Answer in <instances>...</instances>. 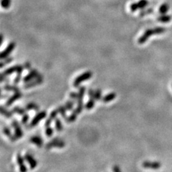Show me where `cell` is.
<instances>
[{
    "label": "cell",
    "mask_w": 172,
    "mask_h": 172,
    "mask_svg": "<svg viewBox=\"0 0 172 172\" xmlns=\"http://www.w3.org/2000/svg\"><path fill=\"white\" fill-rule=\"evenodd\" d=\"M165 32L166 29L164 27H157L153 28V29H148L145 31L144 33L142 34V36H141L139 37L138 43L141 44H141H144L148 40V39L149 37H151L152 35H154V34H160L164 33Z\"/></svg>",
    "instance_id": "obj_1"
},
{
    "label": "cell",
    "mask_w": 172,
    "mask_h": 172,
    "mask_svg": "<svg viewBox=\"0 0 172 172\" xmlns=\"http://www.w3.org/2000/svg\"><path fill=\"white\" fill-rule=\"evenodd\" d=\"M86 88L84 86H80L79 87V90H78V98L77 99L78 102V106L77 108L75 109L76 112L78 114L80 113L83 112V110L85 108V106H83V98L84 95H85Z\"/></svg>",
    "instance_id": "obj_2"
},
{
    "label": "cell",
    "mask_w": 172,
    "mask_h": 172,
    "mask_svg": "<svg viewBox=\"0 0 172 172\" xmlns=\"http://www.w3.org/2000/svg\"><path fill=\"white\" fill-rule=\"evenodd\" d=\"M92 76H93V73H92L91 71H86L85 73H83V74L80 75L79 76H78V77L75 79L74 82H73V87H79V85H80L83 82L89 80L90 78H92Z\"/></svg>",
    "instance_id": "obj_3"
},
{
    "label": "cell",
    "mask_w": 172,
    "mask_h": 172,
    "mask_svg": "<svg viewBox=\"0 0 172 172\" xmlns=\"http://www.w3.org/2000/svg\"><path fill=\"white\" fill-rule=\"evenodd\" d=\"M65 146V143L60 138H55L52 139L50 142H48L46 145H45V148L48 150L52 148H64Z\"/></svg>",
    "instance_id": "obj_4"
},
{
    "label": "cell",
    "mask_w": 172,
    "mask_h": 172,
    "mask_svg": "<svg viewBox=\"0 0 172 172\" xmlns=\"http://www.w3.org/2000/svg\"><path fill=\"white\" fill-rule=\"evenodd\" d=\"M43 75L41 73H39L36 69H32L31 70H29V73H28L27 75L25 76L24 78H23V82L27 83L30 82V81L36 79V78H43Z\"/></svg>",
    "instance_id": "obj_5"
},
{
    "label": "cell",
    "mask_w": 172,
    "mask_h": 172,
    "mask_svg": "<svg viewBox=\"0 0 172 172\" xmlns=\"http://www.w3.org/2000/svg\"><path fill=\"white\" fill-rule=\"evenodd\" d=\"M46 116H47V111H45V110H42V111L37 113L34 115V118H32V120H31L30 123H29V129L33 128L35 126H37V125L39 123V122H40V120L44 119V118H45Z\"/></svg>",
    "instance_id": "obj_6"
},
{
    "label": "cell",
    "mask_w": 172,
    "mask_h": 172,
    "mask_svg": "<svg viewBox=\"0 0 172 172\" xmlns=\"http://www.w3.org/2000/svg\"><path fill=\"white\" fill-rule=\"evenodd\" d=\"M12 127L15 129V136L17 138V140L20 139L22 137L24 136V133H23L22 129L21 126H20V123H18L17 120L14 119L12 122Z\"/></svg>",
    "instance_id": "obj_7"
},
{
    "label": "cell",
    "mask_w": 172,
    "mask_h": 172,
    "mask_svg": "<svg viewBox=\"0 0 172 172\" xmlns=\"http://www.w3.org/2000/svg\"><path fill=\"white\" fill-rule=\"evenodd\" d=\"M148 4V0H140L138 2L133 3L130 6V9L131 12H134L138 9H143L146 7Z\"/></svg>",
    "instance_id": "obj_8"
},
{
    "label": "cell",
    "mask_w": 172,
    "mask_h": 172,
    "mask_svg": "<svg viewBox=\"0 0 172 172\" xmlns=\"http://www.w3.org/2000/svg\"><path fill=\"white\" fill-rule=\"evenodd\" d=\"M24 69V65H14V66L11 67V68L6 69V70L3 72V73H4L5 76H10V75H12V73H22Z\"/></svg>",
    "instance_id": "obj_9"
},
{
    "label": "cell",
    "mask_w": 172,
    "mask_h": 172,
    "mask_svg": "<svg viewBox=\"0 0 172 172\" xmlns=\"http://www.w3.org/2000/svg\"><path fill=\"white\" fill-rule=\"evenodd\" d=\"M15 46H16V44L14 42H12L7 45V48L4 50L1 53V55H0V57H1V60H4L5 58L9 57V55L12 53V52L14 50V49L15 48Z\"/></svg>",
    "instance_id": "obj_10"
},
{
    "label": "cell",
    "mask_w": 172,
    "mask_h": 172,
    "mask_svg": "<svg viewBox=\"0 0 172 172\" xmlns=\"http://www.w3.org/2000/svg\"><path fill=\"white\" fill-rule=\"evenodd\" d=\"M142 166L144 169H159L162 166V164L158 162H149L145 161L142 163Z\"/></svg>",
    "instance_id": "obj_11"
},
{
    "label": "cell",
    "mask_w": 172,
    "mask_h": 172,
    "mask_svg": "<svg viewBox=\"0 0 172 172\" xmlns=\"http://www.w3.org/2000/svg\"><path fill=\"white\" fill-rule=\"evenodd\" d=\"M24 158L22 156L21 154L18 153L17 154V163L20 166V172H27V169L24 164Z\"/></svg>",
    "instance_id": "obj_12"
},
{
    "label": "cell",
    "mask_w": 172,
    "mask_h": 172,
    "mask_svg": "<svg viewBox=\"0 0 172 172\" xmlns=\"http://www.w3.org/2000/svg\"><path fill=\"white\" fill-rule=\"evenodd\" d=\"M22 96V94L21 92H17V93H15V94L12 95V96H10L9 98V99L7 100V102L5 103L6 107H9V106H12L15 101H17V100L20 99Z\"/></svg>",
    "instance_id": "obj_13"
},
{
    "label": "cell",
    "mask_w": 172,
    "mask_h": 172,
    "mask_svg": "<svg viewBox=\"0 0 172 172\" xmlns=\"http://www.w3.org/2000/svg\"><path fill=\"white\" fill-rule=\"evenodd\" d=\"M24 159L26 162L30 166L31 169H34L37 166V162L35 159L33 157V156L29 154H26L24 155Z\"/></svg>",
    "instance_id": "obj_14"
},
{
    "label": "cell",
    "mask_w": 172,
    "mask_h": 172,
    "mask_svg": "<svg viewBox=\"0 0 172 172\" xmlns=\"http://www.w3.org/2000/svg\"><path fill=\"white\" fill-rule=\"evenodd\" d=\"M43 83V78H36V79L30 81V82L27 83L25 85H24V89H29L31 88V87H34L35 86L40 85Z\"/></svg>",
    "instance_id": "obj_15"
},
{
    "label": "cell",
    "mask_w": 172,
    "mask_h": 172,
    "mask_svg": "<svg viewBox=\"0 0 172 172\" xmlns=\"http://www.w3.org/2000/svg\"><path fill=\"white\" fill-rule=\"evenodd\" d=\"M29 141L32 143L33 144L36 145L38 148H42L43 146V139L41 137L38 136H33L29 138Z\"/></svg>",
    "instance_id": "obj_16"
},
{
    "label": "cell",
    "mask_w": 172,
    "mask_h": 172,
    "mask_svg": "<svg viewBox=\"0 0 172 172\" xmlns=\"http://www.w3.org/2000/svg\"><path fill=\"white\" fill-rule=\"evenodd\" d=\"M3 132H4V135L7 136L9 138V140H10L11 141H17V138H15V135H13V134H12L10 129L7 127V126H4V127L3 128Z\"/></svg>",
    "instance_id": "obj_17"
},
{
    "label": "cell",
    "mask_w": 172,
    "mask_h": 172,
    "mask_svg": "<svg viewBox=\"0 0 172 172\" xmlns=\"http://www.w3.org/2000/svg\"><path fill=\"white\" fill-rule=\"evenodd\" d=\"M115 98H116V93H114V92H112V93H110L106 95L105 96H103L101 101L103 103H108L115 99Z\"/></svg>",
    "instance_id": "obj_18"
},
{
    "label": "cell",
    "mask_w": 172,
    "mask_h": 172,
    "mask_svg": "<svg viewBox=\"0 0 172 172\" xmlns=\"http://www.w3.org/2000/svg\"><path fill=\"white\" fill-rule=\"evenodd\" d=\"M25 109L27 110V111H29V110H34L35 112H38L39 110H40V107H39V106L37 103L31 102L26 105Z\"/></svg>",
    "instance_id": "obj_19"
},
{
    "label": "cell",
    "mask_w": 172,
    "mask_h": 172,
    "mask_svg": "<svg viewBox=\"0 0 172 172\" xmlns=\"http://www.w3.org/2000/svg\"><path fill=\"white\" fill-rule=\"evenodd\" d=\"M0 110H1V113L3 116L6 117L7 118H12V115H13L14 113L12 112V110H9L8 109H7L6 108H4V106H1V108H0Z\"/></svg>",
    "instance_id": "obj_20"
},
{
    "label": "cell",
    "mask_w": 172,
    "mask_h": 172,
    "mask_svg": "<svg viewBox=\"0 0 172 172\" xmlns=\"http://www.w3.org/2000/svg\"><path fill=\"white\" fill-rule=\"evenodd\" d=\"M3 89L4 90H7V91H13L15 93H17V92H20V89L18 87L15 85H9V84L7 83L3 87Z\"/></svg>",
    "instance_id": "obj_21"
},
{
    "label": "cell",
    "mask_w": 172,
    "mask_h": 172,
    "mask_svg": "<svg viewBox=\"0 0 172 172\" xmlns=\"http://www.w3.org/2000/svg\"><path fill=\"white\" fill-rule=\"evenodd\" d=\"M77 116H78V113L76 112V110H73L71 115H70V116L67 117V118L65 119V122H66L67 123H73V122L76 121V120L77 119Z\"/></svg>",
    "instance_id": "obj_22"
},
{
    "label": "cell",
    "mask_w": 172,
    "mask_h": 172,
    "mask_svg": "<svg viewBox=\"0 0 172 172\" xmlns=\"http://www.w3.org/2000/svg\"><path fill=\"white\" fill-rule=\"evenodd\" d=\"M55 126L56 131L58 132H61L63 130V126H62V123L61 122L60 118H56L55 119Z\"/></svg>",
    "instance_id": "obj_23"
},
{
    "label": "cell",
    "mask_w": 172,
    "mask_h": 172,
    "mask_svg": "<svg viewBox=\"0 0 172 172\" xmlns=\"http://www.w3.org/2000/svg\"><path fill=\"white\" fill-rule=\"evenodd\" d=\"M12 112L14 113H17L19 114V115H24V113H26L27 112V110L25 109V108H21V107H19V106H15V107H14L13 108H12Z\"/></svg>",
    "instance_id": "obj_24"
},
{
    "label": "cell",
    "mask_w": 172,
    "mask_h": 172,
    "mask_svg": "<svg viewBox=\"0 0 172 172\" xmlns=\"http://www.w3.org/2000/svg\"><path fill=\"white\" fill-rule=\"evenodd\" d=\"M96 100L95 98H89L88 101L87 103L85 105V108L86 110H91L92 108H93L95 106V102Z\"/></svg>",
    "instance_id": "obj_25"
},
{
    "label": "cell",
    "mask_w": 172,
    "mask_h": 172,
    "mask_svg": "<svg viewBox=\"0 0 172 172\" xmlns=\"http://www.w3.org/2000/svg\"><path fill=\"white\" fill-rule=\"evenodd\" d=\"M157 20L159 22H164L166 23L169 22L171 20V17L170 15H162V16L158 17Z\"/></svg>",
    "instance_id": "obj_26"
},
{
    "label": "cell",
    "mask_w": 172,
    "mask_h": 172,
    "mask_svg": "<svg viewBox=\"0 0 172 172\" xmlns=\"http://www.w3.org/2000/svg\"><path fill=\"white\" fill-rule=\"evenodd\" d=\"M169 9V5L166 3H164L162 4L160 7H159V13L162 14V15H166V14L168 12Z\"/></svg>",
    "instance_id": "obj_27"
},
{
    "label": "cell",
    "mask_w": 172,
    "mask_h": 172,
    "mask_svg": "<svg viewBox=\"0 0 172 172\" xmlns=\"http://www.w3.org/2000/svg\"><path fill=\"white\" fill-rule=\"evenodd\" d=\"M65 107L68 111H73V108H74V101H68L65 103Z\"/></svg>",
    "instance_id": "obj_28"
},
{
    "label": "cell",
    "mask_w": 172,
    "mask_h": 172,
    "mask_svg": "<svg viewBox=\"0 0 172 172\" xmlns=\"http://www.w3.org/2000/svg\"><path fill=\"white\" fill-rule=\"evenodd\" d=\"M57 109H58L59 110V113H60L61 116L62 117V118H64L65 119V118H67V114H66V111H67V109L65 108V106H58V108H57Z\"/></svg>",
    "instance_id": "obj_29"
},
{
    "label": "cell",
    "mask_w": 172,
    "mask_h": 172,
    "mask_svg": "<svg viewBox=\"0 0 172 172\" xmlns=\"http://www.w3.org/2000/svg\"><path fill=\"white\" fill-rule=\"evenodd\" d=\"M13 60H14V59H13V57H7V58L4 59V61H2V62H1V63H0V67H1V68H4V65H8V64L11 63V62H12V61H13Z\"/></svg>",
    "instance_id": "obj_30"
},
{
    "label": "cell",
    "mask_w": 172,
    "mask_h": 172,
    "mask_svg": "<svg viewBox=\"0 0 172 172\" xmlns=\"http://www.w3.org/2000/svg\"><path fill=\"white\" fill-rule=\"evenodd\" d=\"M102 90L101 89H97L95 90V98L96 101H101L102 99Z\"/></svg>",
    "instance_id": "obj_31"
},
{
    "label": "cell",
    "mask_w": 172,
    "mask_h": 172,
    "mask_svg": "<svg viewBox=\"0 0 172 172\" xmlns=\"http://www.w3.org/2000/svg\"><path fill=\"white\" fill-rule=\"evenodd\" d=\"M1 5L2 8L8 9L11 5V0H1Z\"/></svg>",
    "instance_id": "obj_32"
},
{
    "label": "cell",
    "mask_w": 172,
    "mask_h": 172,
    "mask_svg": "<svg viewBox=\"0 0 172 172\" xmlns=\"http://www.w3.org/2000/svg\"><path fill=\"white\" fill-rule=\"evenodd\" d=\"M54 134V129L50 126L45 127V135L48 137H51Z\"/></svg>",
    "instance_id": "obj_33"
},
{
    "label": "cell",
    "mask_w": 172,
    "mask_h": 172,
    "mask_svg": "<svg viewBox=\"0 0 172 172\" xmlns=\"http://www.w3.org/2000/svg\"><path fill=\"white\" fill-rule=\"evenodd\" d=\"M29 115H28L27 113H24V115H22V120H21V123L22 125H26L27 124L28 121H29Z\"/></svg>",
    "instance_id": "obj_34"
},
{
    "label": "cell",
    "mask_w": 172,
    "mask_h": 172,
    "mask_svg": "<svg viewBox=\"0 0 172 172\" xmlns=\"http://www.w3.org/2000/svg\"><path fill=\"white\" fill-rule=\"evenodd\" d=\"M58 113H59L58 109L57 108L55 109V110H53L50 113V118L52 120H55L56 118H57V114Z\"/></svg>",
    "instance_id": "obj_35"
},
{
    "label": "cell",
    "mask_w": 172,
    "mask_h": 172,
    "mask_svg": "<svg viewBox=\"0 0 172 172\" xmlns=\"http://www.w3.org/2000/svg\"><path fill=\"white\" fill-rule=\"evenodd\" d=\"M153 12V9L152 8H149V9H144V10H143L142 12H140V16L141 17H143V16H145V15H149V14H151Z\"/></svg>",
    "instance_id": "obj_36"
},
{
    "label": "cell",
    "mask_w": 172,
    "mask_h": 172,
    "mask_svg": "<svg viewBox=\"0 0 172 172\" xmlns=\"http://www.w3.org/2000/svg\"><path fill=\"white\" fill-rule=\"evenodd\" d=\"M22 73H17L16 77H15V80H14V84H15V85H17V84H18L20 81H21Z\"/></svg>",
    "instance_id": "obj_37"
},
{
    "label": "cell",
    "mask_w": 172,
    "mask_h": 172,
    "mask_svg": "<svg viewBox=\"0 0 172 172\" xmlns=\"http://www.w3.org/2000/svg\"><path fill=\"white\" fill-rule=\"evenodd\" d=\"M9 78L7 77V76H5V75L4 74V73H1V78H0V80H1V83H8L9 82Z\"/></svg>",
    "instance_id": "obj_38"
},
{
    "label": "cell",
    "mask_w": 172,
    "mask_h": 172,
    "mask_svg": "<svg viewBox=\"0 0 172 172\" xmlns=\"http://www.w3.org/2000/svg\"><path fill=\"white\" fill-rule=\"evenodd\" d=\"M87 93H88L89 98H95V90H93V89H89Z\"/></svg>",
    "instance_id": "obj_39"
},
{
    "label": "cell",
    "mask_w": 172,
    "mask_h": 172,
    "mask_svg": "<svg viewBox=\"0 0 172 172\" xmlns=\"http://www.w3.org/2000/svg\"><path fill=\"white\" fill-rule=\"evenodd\" d=\"M70 98L73 100H77L78 98V93H76V92H71L70 93Z\"/></svg>",
    "instance_id": "obj_40"
},
{
    "label": "cell",
    "mask_w": 172,
    "mask_h": 172,
    "mask_svg": "<svg viewBox=\"0 0 172 172\" xmlns=\"http://www.w3.org/2000/svg\"><path fill=\"white\" fill-rule=\"evenodd\" d=\"M24 69H26V70H31L32 69V66H31L30 62H25L24 65Z\"/></svg>",
    "instance_id": "obj_41"
},
{
    "label": "cell",
    "mask_w": 172,
    "mask_h": 172,
    "mask_svg": "<svg viewBox=\"0 0 172 172\" xmlns=\"http://www.w3.org/2000/svg\"><path fill=\"white\" fill-rule=\"evenodd\" d=\"M113 172H122L120 167L118 165H114L113 166Z\"/></svg>",
    "instance_id": "obj_42"
},
{
    "label": "cell",
    "mask_w": 172,
    "mask_h": 172,
    "mask_svg": "<svg viewBox=\"0 0 172 172\" xmlns=\"http://www.w3.org/2000/svg\"><path fill=\"white\" fill-rule=\"evenodd\" d=\"M53 120H52L49 117V118H48V119L46 120V121H45V127H48V126H50L51 123H52V121Z\"/></svg>",
    "instance_id": "obj_43"
},
{
    "label": "cell",
    "mask_w": 172,
    "mask_h": 172,
    "mask_svg": "<svg viewBox=\"0 0 172 172\" xmlns=\"http://www.w3.org/2000/svg\"><path fill=\"white\" fill-rule=\"evenodd\" d=\"M7 97H9V95L8 94H5V95H1V99H4L5 98H7Z\"/></svg>",
    "instance_id": "obj_44"
},
{
    "label": "cell",
    "mask_w": 172,
    "mask_h": 172,
    "mask_svg": "<svg viewBox=\"0 0 172 172\" xmlns=\"http://www.w3.org/2000/svg\"><path fill=\"white\" fill-rule=\"evenodd\" d=\"M2 43H3V34H1V43H0V44H1V45H2Z\"/></svg>",
    "instance_id": "obj_45"
}]
</instances>
